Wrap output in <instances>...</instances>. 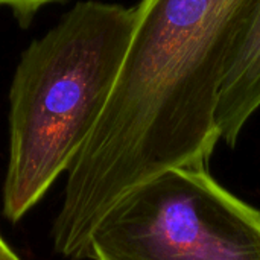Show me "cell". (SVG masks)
Returning a JSON list of instances; mask_svg holds the SVG:
<instances>
[{"instance_id": "cell-3", "label": "cell", "mask_w": 260, "mask_h": 260, "mask_svg": "<svg viewBox=\"0 0 260 260\" xmlns=\"http://www.w3.org/2000/svg\"><path fill=\"white\" fill-rule=\"evenodd\" d=\"M91 260H260V210L207 169L172 168L125 192L90 233Z\"/></svg>"}, {"instance_id": "cell-4", "label": "cell", "mask_w": 260, "mask_h": 260, "mask_svg": "<svg viewBox=\"0 0 260 260\" xmlns=\"http://www.w3.org/2000/svg\"><path fill=\"white\" fill-rule=\"evenodd\" d=\"M260 108V5L222 84L216 125L221 140L235 146Z\"/></svg>"}, {"instance_id": "cell-1", "label": "cell", "mask_w": 260, "mask_h": 260, "mask_svg": "<svg viewBox=\"0 0 260 260\" xmlns=\"http://www.w3.org/2000/svg\"><path fill=\"white\" fill-rule=\"evenodd\" d=\"M260 0H140L107 104L67 171L52 227L62 257L85 259L90 233L129 189L172 168H203L227 72Z\"/></svg>"}, {"instance_id": "cell-5", "label": "cell", "mask_w": 260, "mask_h": 260, "mask_svg": "<svg viewBox=\"0 0 260 260\" xmlns=\"http://www.w3.org/2000/svg\"><path fill=\"white\" fill-rule=\"evenodd\" d=\"M58 2L66 0H0V8L9 9L18 21V24L26 27L41 8Z\"/></svg>"}, {"instance_id": "cell-6", "label": "cell", "mask_w": 260, "mask_h": 260, "mask_svg": "<svg viewBox=\"0 0 260 260\" xmlns=\"http://www.w3.org/2000/svg\"><path fill=\"white\" fill-rule=\"evenodd\" d=\"M0 260H21L0 236Z\"/></svg>"}, {"instance_id": "cell-2", "label": "cell", "mask_w": 260, "mask_h": 260, "mask_svg": "<svg viewBox=\"0 0 260 260\" xmlns=\"http://www.w3.org/2000/svg\"><path fill=\"white\" fill-rule=\"evenodd\" d=\"M136 8L78 2L21 53L9 90L3 215L18 222L70 169L107 104Z\"/></svg>"}]
</instances>
